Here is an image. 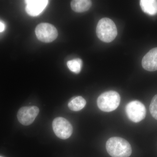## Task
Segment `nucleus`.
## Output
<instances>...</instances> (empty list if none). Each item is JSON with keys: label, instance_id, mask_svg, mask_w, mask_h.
I'll return each instance as SVG.
<instances>
[{"label": "nucleus", "instance_id": "nucleus-1", "mask_svg": "<svg viewBox=\"0 0 157 157\" xmlns=\"http://www.w3.org/2000/svg\"><path fill=\"white\" fill-rule=\"evenodd\" d=\"M108 153L112 157H129L132 153V148L129 142L124 138L112 137L106 144Z\"/></svg>", "mask_w": 157, "mask_h": 157}, {"label": "nucleus", "instance_id": "nucleus-2", "mask_svg": "<svg viewBox=\"0 0 157 157\" xmlns=\"http://www.w3.org/2000/svg\"><path fill=\"white\" fill-rule=\"evenodd\" d=\"M96 33L101 41L109 43L115 39L117 35V30L115 23L112 20L104 17L98 22Z\"/></svg>", "mask_w": 157, "mask_h": 157}, {"label": "nucleus", "instance_id": "nucleus-3", "mask_svg": "<svg viewBox=\"0 0 157 157\" xmlns=\"http://www.w3.org/2000/svg\"><path fill=\"white\" fill-rule=\"evenodd\" d=\"M120 102L119 94L113 90L105 92L101 94L97 100L99 109L106 112H111L115 110L119 106Z\"/></svg>", "mask_w": 157, "mask_h": 157}, {"label": "nucleus", "instance_id": "nucleus-4", "mask_svg": "<svg viewBox=\"0 0 157 157\" xmlns=\"http://www.w3.org/2000/svg\"><path fill=\"white\" fill-rule=\"evenodd\" d=\"M125 109L129 119L135 123L141 121L146 116L145 106L139 101H134L129 102L127 104Z\"/></svg>", "mask_w": 157, "mask_h": 157}, {"label": "nucleus", "instance_id": "nucleus-5", "mask_svg": "<svg viewBox=\"0 0 157 157\" xmlns=\"http://www.w3.org/2000/svg\"><path fill=\"white\" fill-rule=\"evenodd\" d=\"M35 33L40 41L46 43L53 42L58 36V31L54 26L47 23H42L37 25Z\"/></svg>", "mask_w": 157, "mask_h": 157}, {"label": "nucleus", "instance_id": "nucleus-6", "mask_svg": "<svg viewBox=\"0 0 157 157\" xmlns=\"http://www.w3.org/2000/svg\"><path fill=\"white\" fill-rule=\"evenodd\" d=\"M52 128L57 137L63 140L69 138L73 133L72 125L67 120L63 117L55 119L52 122Z\"/></svg>", "mask_w": 157, "mask_h": 157}, {"label": "nucleus", "instance_id": "nucleus-7", "mask_svg": "<svg viewBox=\"0 0 157 157\" xmlns=\"http://www.w3.org/2000/svg\"><path fill=\"white\" fill-rule=\"evenodd\" d=\"M39 112V108L36 106L22 107L17 112V119L23 125H29L33 122Z\"/></svg>", "mask_w": 157, "mask_h": 157}, {"label": "nucleus", "instance_id": "nucleus-8", "mask_svg": "<svg viewBox=\"0 0 157 157\" xmlns=\"http://www.w3.org/2000/svg\"><path fill=\"white\" fill-rule=\"evenodd\" d=\"M25 10L27 14L32 16L39 15L47 6V0H28L25 1Z\"/></svg>", "mask_w": 157, "mask_h": 157}, {"label": "nucleus", "instance_id": "nucleus-9", "mask_svg": "<svg viewBox=\"0 0 157 157\" xmlns=\"http://www.w3.org/2000/svg\"><path fill=\"white\" fill-rule=\"evenodd\" d=\"M142 66L144 70L148 71L157 70V47L150 50L144 56Z\"/></svg>", "mask_w": 157, "mask_h": 157}, {"label": "nucleus", "instance_id": "nucleus-10", "mask_svg": "<svg viewBox=\"0 0 157 157\" xmlns=\"http://www.w3.org/2000/svg\"><path fill=\"white\" fill-rule=\"evenodd\" d=\"M140 4L144 13L150 15H155L157 14L156 0H140Z\"/></svg>", "mask_w": 157, "mask_h": 157}, {"label": "nucleus", "instance_id": "nucleus-11", "mask_svg": "<svg viewBox=\"0 0 157 157\" xmlns=\"http://www.w3.org/2000/svg\"><path fill=\"white\" fill-rule=\"evenodd\" d=\"M72 10L76 12H83L89 10L92 2L89 0H73L71 2Z\"/></svg>", "mask_w": 157, "mask_h": 157}, {"label": "nucleus", "instance_id": "nucleus-12", "mask_svg": "<svg viewBox=\"0 0 157 157\" xmlns=\"http://www.w3.org/2000/svg\"><path fill=\"white\" fill-rule=\"evenodd\" d=\"M86 101L81 96L73 98L68 104V107L71 110L78 111L83 109L86 104Z\"/></svg>", "mask_w": 157, "mask_h": 157}, {"label": "nucleus", "instance_id": "nucleus-13", "mask_svg": "<svg viewBox=\"0 0 157 157\" xmlns=\"http://www.w3.org/2000/svg\"><path fill=\"white\" fill-rule=\"evenodd\" d=\"M68 67L73 73L78 74L81 71L82 62L80 59H75L67 63Z\"/></svg>", "mask_w": 157, "mask_h": 157}, {"label": "nucleus", "instance_id": "nucleus-14", "mask_svg": "<svg viewBox=\"0 0 157 157\" xmlns=\"http://www.w3.org/2000/svg\"><path fill=\"white\" fill-rule=\"evenodd\" d=\"M149 109L152 116L157 120V94L155 95L152 99Z\"/></svg>", "mask_w": 157, "mask_h": 157}, {"label": "nucleus", "instance_id": "nucleus-15", "mask_svg": "<svg viewBox=\"0 0 157 157\" xmlns=\"http://www.w3.org/2000/svg\"><path fill=\"white\" fill-rule=\"evenodd\" d=\"M5 26L2 22H0V33L3 32L5 29Z\"/></svg>", "mask_w": 157, "mask_h": 157}, {"label": "nucleus", "instance_id": "nucleus-16", "mask_svg": "<svg viewBox=\"0 0 157 157\" xmlns=\"http://www.w3.org/2000/svg\"><path fill=\"white\" fill-rule=\"evenodd\" d=\"M0 157H1V156H0Z\"/></svg>", "mask_w": 157, "mask_h": 157}]
</instances>
